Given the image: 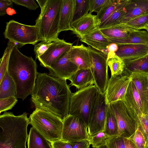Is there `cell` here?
<instances>
[{
	"label": "cell",
	"instance_id": "6da1fadb",
	"mask_svg": "<svg viewBox=\"0 0 148 148\" xmlns=\"http://www.w3.org/2000/svg\"><path fill=\"white\" fill-rule=\"evenodd\" d=\"M72 94L66 79L38 72L31 100L36 108L49 112L63 120L69 115Z\"/></svg>",
	"mask_w": 148,
	"mask_h": 148
},
{
	"label": "cell",
	"instance_id": "7a4b0ae2",
	"mask_svg": "<svg viewBox=\"0 0 148 148\" xmlns=\"http://www.w3.org/2000/svg\"><path fill=\"white\" fill-rule=\"evenodd\" d=\"M7 71L16 85V97L24 100L34 90L38 72L36 62L15 47L10 55Z\"/></svg>",
	"mask_w": 148,
	"mask_h": 148
},
{
	"label": "cell",
	"instance_id": "3957f363",
	"mask_svg": "<svg viewBox=\"0 0 148 148\" xmlns=\"http://www.w3.org/2000/svg\"><path fill=\"white\" fill-rule=\"evenodd\" d=\"M27 114L25 112L15 116L5 111L0 115V148H26L27 127L30 124Z\"/></svg>",
	"mask_w": 148,
	"mask_h": 148
},
{
	"label": "cell",
	"instance_id": "277c9868",
	"mask_svg": "<svg viewBox=\"0 0 148 148\" xmlns=\"http://www.w3.org/2000/svg\"><path fill=\"white\" fill-rule=\"evenodd\" d=\"M63 0H36L41 9L36 21L39 40L54 42L58 38L60 14Z\"/></svg>",
	"mask_w": 148,
	"mask_h": 148
},
{
	"label": "cell",
	"instance_id": "5b68a950",
	"mask_svg": "<svg viewBox=\"0 0 148 148\" xmlns=\"http://www.w3.org/2000/svg\"><path fill=\"white\" fill-rule=\"evenodd\" d=\"M30 124L51 143L61 139L63 121L53 114L38 108L30 115Z\"/></svg>",
	"mask_w": 148,
	"mask_h": 148
},
{
	"label": "cell",
	"instance_id": "8992f818",
	"mask_svg": "<svg viewBox=\"0 0 148 148\" xmlns=\"http://www.w3.org/2000/svg\"><path fill=\"white\" fill-rule=\"evenodd\" d=\"M99 92L95 85L91 84L72 93L69 115L80 118L88 127L93 106Z\"/></svg>",
	"mask_w": 148,
	"mask_h": 148
},
{
	"label": "cell",
	"instance_id": "52a82bcc",
	"mask_svg": "<svg viewBox=\"0 0 148 148\" xmlns=\"http://www.w3.org/2000/svg\"><path fill=\"white\" fill-rule=\"evenodd\" d=\"M90 60V69L94 81V85L99 92L105 94L109 79L108 73L107 55L88 46Z\"/></svg>",
	"mask_w": 148,
	"mask_h": 148
},
{
	"label": "cell",
	"instance_id": "ba28073f",
	"mask_svg": "<svg viewBox=\"0 0 148 148\" xmlns=\"http://www.w3.org/2000/svg\"><path fill=\"white\" fill-rule=\"evenodd\" d=\"M4 34L5 38L23 46L27 44L35 45L39 41L38 29L36 25H26L13 20L6 23Z\"/></svg>",
	"mask_w": 148,
	"mask_h": 148
},
{
	"label": "cell",
	"instance_id": "9c48e42d",
	"mask_svg": "<svg viewBox=\"0 0 148 148\" xmlns=\"http://www.w3.org/2000/svg\"><path fill=\"white\" fill-rule=\"evenodd\" d=\"M109 106L116 120L118 136L130 138L138 127L137 122L132 117L123 100L113 102Z\"/></svg>",
	"mask_w": 148,
	"mask_h": 148
},
{
	"label": "cell",
	"instance_id": "30bf717a",
	"mask_svg": "<svg viewBox=\"0 0 148 148\" xmlns=\"http://www.w3.org/2000/svg\"><path fill=\"white\" fill-rule=\"evenodd\" d=\"M62 121L60 140L70 143L89 139L87 126L82 119L69 115Z\"/></svg>",
	"mask_w": 148,
	"mask_h": 148
},
{
	"label": "cell",
	"instance_id": "8fae6325",
	"mask_svg": "<svg viewBox=\"0 0 148 148\" xmlns=\"http://www.w3.org/2000/svg\"><path fill=\"white\" fill-rule=\"evenodd\" d=\"M131 80V75L124 71L121 75H111L104 94L106 103L109 105L118 100L124 101L126 91Z\"/></svg>",
	"mask_w": 148,
	"mask_h": 148
},
{
	"label": "cell",
	"instance_id": "7c38bea8",
	"mask_svg": "<svg viewBox=\"0 0 148 148\" xmlns=\"http://www.w3.org/2000/svg\"><path fill=\"white\" fill-rule=\"evenodd\" d=\"M108 105L106 103L104 95L99 92L93 106L88 126L89 136L104 130Z\"/></svg>",
	"mask_w": 148,
	"mask_h": 148
},
{
	"label": "cell",
	"instance_id": "4fadbf2b",
	"mask_svg": "<svg viewBox=\"0 0 148 148\" xmlns=\"http://www.w3.org/2000/svg\"><path fill=\"white\" fill-rule=\"evenodd\" d=\"M73 44L58 38L52 42L47 51L37 59L41 66L48 68L60 58L71 49Z\"/></svg>",
	"mask_w": 148,
	"mask_h": 148
},
{
	"label": "cell",
	"instance_id": "5bb4252c",
	"mask_svg": "<svg viewBox=\"0 0 148 148\" xmlns=\"http://www.w3.org/2000/svg\"><path fill=\"white\" fill-rule=\"evenodd\" d=\"M48 69L49 75L66 80H69L79 69L70 59V51L60 58Z\"/></svg>",
	"mask_w": 148,
	"mask_h": 148
},
{
	"label": "cell",
	"instance_id": "9a60e30c",
	"mask_svg": "<svg viewBox=\"0 0 148 148\" xmlns=\"http://www.w3.org/2000/svg\"><path fill=\"white\" fill-rule=\"evenodd\" d=\"M133 118L137 122L138 117L143 114L142 105L136 86L131 80L123 101Z\"/></svg>",
	"mask_w": 148,
	"mask_h": 148
},
{
	"label": "cell",
	"instance_id": "2e32d148",
	"mask_svg": "<svg viewBox=\"0 0 148 148\" xmlns=\"http://www.w3.org/2000/svg\"><path fill=\"white\" fill-rule=\"evenodd\" d=\"M99 23L96 15L89 13L72 24L73 32L80 38L98 28Z\"/></svg>",
	"mask_w": 148,
	"mask_h": 148
},
{
	"label": "cell",
	"instance_id": "e0dca14e",
	"mask_svg": "<svg viewBox=\"0 0 148 148\" xmlns=\"http://www.w3.org/2000/svg\"><path fill=\"white\" fill-rule=\"evenodd\" d=\"M118 46V50L115 53L123 60L135 59L148 54V45L131 44Z\"/></svg>",
	"mask_w": 148,
	"mask_h": 148
},
{
	"label": "cell",
	"instance_id": "ac0fdd59",
	"mask_svg": "<svg viewBox=\"0 0 148 148\" xmlns=\"http://www.w3.org/2000/svg\"><path fill=\"white\" fill-rule=\"evenodd\" d=\"M80 40L88 46L107 55L108 46L111 42L97 28L80 38Z\"/></svg>",
	"mask_w": 148,
	"mask_h": 148
},
{
	"label": "cell",
	"instance_id": "d6986e66",
	"mask_svg": "<svg viewBox=\"0 0 148 148\" xmlns=\"http://www.w3.org/2000/svg\"><path fill=\"white\" fill-rule=\"evenodd\" d=\"M131 77L140 96L143 114L148 115V75L133 73L131 74Z\"/></svg>",
	"mask_w": 148,
	"mask_h": 148
},
{
	"label": "cell",
	"instance_id": "ffe728a7",
	"mask_svg": "<svg viewBox=\"0 0 148 148\" xmlns=\"http://www.w3.org/2000/svg\"><path fill=\"white\" fill-rule=\"evenodd\" d=\"M75 3V0H63L60 16L59 33L64 31H73L72 24Z\"/></svg>",
	"mask_w": 148,
	"mask_h": 148
},
{
	"label": "cell",
	"instance_id": "44dd1931",
	"mask_svg": "<svg viewBox=\"0 0 148 148\" xmlns=\"http://www.w3.org/2000/svg\"><path fill=\"white\" fill-rule=\"evenodd\" d=\"M71 60L79 69H90V60L87 47L83 44L73 46L70 51Z\"/></svg>",
	"mask_w": 148,
	"mask_h": 148
},
{
	"label": "cell",
	"instance_id": "7402d4cb",
	"mask_svg": "<svg viewBox=\"0 0 148 148\" xmlns=\"http://www.w3.org/2000/svg\"><path fill=\"white\" fill-rule=\"evenodd\" d=\"M125 9L126 14L121 24L140 15L148 14V0H128Z\"/></svg>",
	"mask_w": 148,
	"mask_h": 148
},
{
	"label": "cell",
	"instance_id": "603a6c76",
	"mask_svg": "<svg viewBox=\"0 0 148 148\" xmlns=\"http://www.w3.org/2000/svg\"><path fill=\"white\" fill-rule=\"evenodd\" d=\"M99 29L112 43L117 44L120 40L127 38L131 32L135 30L122 24Z\"/></svg>",
	"mask_w": 148,
	"mask_h": 148
},
{
	"label": "cell",
	"instance_id": "cb8c5ba5",
	"mask_svg": "<svg viewBox=\"0 0 148 148\" xmlns=\"http://www.w3.org/2000/svg\"><path fill=\"white\" fill-rule=\"evenodd\" d=\"M69 80L71 82L70 85L74 86L78 90L93 84L94 83L90 69H79Z\"/></svg>",
	"mask_w": 148,
	"mask_h": 148
},
{
	"label": "cell",
	"instance_id": "d4e9b609",
	"mask_svg": "<svg viewBox=\"0 0 148 148\" xmlns=\"http://www.w3.org/2000/svg\"><path fill=\"white\" fill-rule=\"evenodd\" d=\"M124 61V71L130 75L141 73L148 75V54L137 58Z\"/></svg>",
	"mask_w": 148,
	"mask_h": 148
},
{
	"label": "cell",
	"instance_id": "484cf974",
	"mask_svg": "<svg viewBox=\"0 0 148 148\" xmlns=\"http://www.w3.org/2000/svg\"><path fill=\"white\" fill-rule=\"evenodd\" d=\"M128 1L124 0L119 8L99 25L98 28L100 29L121 24L126 14L125 6Z\"/></svg>",
	"mask_w": 148,
	"mask_h": 148
},
{
	"label": "cell",
	"instance_id": "4316f807",
	"mask_svg": "<svg viewBox=\"0 0 148 148\" xmlns=\"http://www.w3.org/2000/svg\"><path fill=\"white\" fill-rule=\"evenodd\" d=\"M27 141L28 148H52L51 143L33 127L30 129Z\"/></svg>",
	"mask_w": 148,
	"mask_h": 148
},
{
	"label": "cell",
	"instance_id": "83f0119b",
	"mask_svg": "<svg viewBox=\"0 0 148 148\" xmlns=\"http://www.w3.org/2000/svg\"><path fill=\"white\" fill-rule=\"evenodd\" d=\"M131 44L148 45V32L147 31L134 30L127 38L120 40L117 45Z\"/></svg>",
	"mask_w": 148,
	"mask_h": 148
},
{
	"label": "cell",
	"instance_id": "f1b7e54d",
	"mask_svg": "<svg viewBox=\"0 0 148 148\" xmlns=\"http://www.w3.org/2000/svg\"><path fill=\"white\" fill-rule=\"evenodd\" d=\"M16 94L15 82L7 71L0 82V99L15 96Z\"/></svg>",
	"mask_w": 148,
	"mask_h": 148
},
{
	"label": "cell",
	"instance_id": "f546056e",
	"mask_svg": "<svg viewBox=\"0 0 148 148\" xmlns=\"http://www.w3.org/2000/svg\"><path fill=\"white\" fill-rule=\"evenodd\" d=\"M107 62L112 76L122 74L125 68L124 61L116 55L115 53H108Z\"/></svg>",
	"mask_w": 148,
	"mask_h": 148
},
{
	"label": "cell",
	"instance_id": "4dcf8cb0",
	"mask_svg": "<svg viewBox=\"0 0 148 148\" xmlns=\"http://www.w3.org/2000/svg\"><path fill=\"white\" fill-rule=\"evenodd\" d=\"M124 0H110L108 3L103 7L96 15L99 25L119 8Z\"/></svg>",
	"mask_w": 148,
	"mask_h": 148
},
{
	"label": "cell",
	"instance_id": "1f68e13d",
	"mask_svg": "<svg viewBox=\"0 0 148 148\" xmlns=\"http://www.w3.org/2000/svg\"><path fill=\"white\" fill-rule=\"evenodd\" d=\"M104 132L109 136H118V130L116 118L109 105L105 125Z\"/></svg>",
	"mask_w": 148,
	"mask_h": 148
},
{
	"label": "cell",
	"instance_id": "d6a6232c",
	"mask_svg": "<svg viewBox=\"0 0 148 148\" xmlns=\"http://www.w3.org/2000/svg\"><path fill=\"white\" fill-rule=\"evenodd\" d=\"M90 0H75L72 23L89 13Z\"/></svg>",
	"mask_w": 148,
	"mask_h": 148
},
{
	"label": "cell",
	"instance_id": "836d02e7",
	"mask_svg": "<svg viewBox=\"0 0 148 148\" xmlns=\"http://www.w3.org/2000/svg\"><path fill=\"white\" fill-rule=\"evenodd\" d=\"M15 47V45L14 42L8 41L3 56L0 60V82L7 71L10 55Z\"/></svg>",
	"mask_w": 148,
	"mask_h": 148
},
{
	"label": "cell",
	"instance_id": "e575fe53",
	"mask_svg": "<svg viewBox=\"0 0 148 148\" xmlns=\"http://www.w3.org/2000/svg\"><path fill=\"white\" fill-rule=\"evenodd\" d=\"M122 24L136 30L145 29L148 25V14L137 16Z\"/></svg>",
	"mask_w": 148,
	"mask_h": 148
},
{
	"label": "cell",
	"instance_id": "d590c367",
	"mask_svg": "<svg viewBox=\"0 0 148 148\" xmlns=\"http://www.w3.org/2000/svg\"><path fill=\"white\" fill-rule=\"evenodd\" d=\"M111 137L108 136L103 130L90 136L89 140L92 147L97 148L107 144Z\"/></svg>",
	"mask_w": 148,
	"mask_h": 148
},
{
	"label": "cell",
	"instance_id": "8d00e7d4",
	"mask_svg": "<svg viewBox=\"0 0 148 148\" xmlns=\"http://www.w3.org/2000/svg\"><path fill=\"white\" fill-rule=\"evenodd\" d=\"M129 138L136 148H146L148 146L144 135L138 127L134 133Z\"/></svg>",
	"mask_w": 148,
	"mask_h": 148
},
{
	"label": "cell",
	"instance_id": "74e56055",
	"mask_svg": "<svg viewBox=\"0 0 148 148\" xmlns=\"http://www.w3.org/2000/svg\"><path fill=\"white\" fill-rule=\"evenodd\" d=\"M17 101L15 96L0 99V113L11 109Z\"/></svg>",
	"mask_w": 148,
	"mask_h": 148
},
{
	"label": "cell",
	"instance_id": "f35d334b",
	"mask_svg": "<svg viewBox=\"0 0 148 148\" xmlns=\"http://www.w3.org/2000/svg\"><path fill=\"white\" fill-rule=\"evenodd\" d=\"M138 127L144 135L148 145V115L143 114L138 117Z\"/></svg>",
	"mask_w": 148,
	"mask_h": 148
},
{
	"label": "cell",
	"instance_id": "ab89813d",
	"mask_svg": "<svg viewBox=\"0 0 148 148\" xmlns=\"http://www.w3.org/2000/svg\"><path fill=\"white\" fill-rule=\"evenodd\" d=\"M126 139L119 136L112 137L106 144L109 148H126Z\"/></svg>",
	"mask_w": 148,
	"mask_h": 148
},
{
	"label": "cell",
	"instance_id": "60d3db41",
	"mask_svg": "<svg viewBox=\"0 0 148 148\" xmlns=\"http://www.w3.org/2000/svg\"><path fill=\"white\" fill-rule=\"evenodd\" d=\"M110 1V0H90L89 13L92 14L93 12H95L97 14Z\"/></svg>",
	"mask_w": 148,
	"mask_h": 148
},
{
	"label": "cell",
	"instance_id": "b9f144b4",
	"mask_svg": "<svg viewBox=\"0 0 148 148\" xmlns=\"http://www.w3.org/2000/svg\"><path fill=\"white\" fill-rule=\"evenodd\" d=\"M52 43L50 41H42L35 45L34 50L36 58L37 59L38 57L43 54L48 49Z\"/></svg>",
	"mask_w": 148,
	"mask_h": 148
},
{
	"label": "cell",
	"instance_id": "7bdbcfd3",
	"mask_svg": "<svg viewBox=\"0 0 148 148\" xmlns=\"http://www.w3.org/2000/svg\"><path fill=\"white\" fill-rule=\"evenodd\" d=\"M15 4L25 7L30 10H35L38 7L34 0H11Z\"/></svg>",
	"mask_w": 148,
	"mask_h": 148
},
{
	"label": "cell",
	"instance_id": "ee69618b",
	"mask_svg": "<svg viewBox=\"0 0 148 148\" xmlns=\"http://www.w3.org/2000/svg\"><path fill=\"white\" fill-rule=\"evenodd\" d=\"M13 2L11 0H0V16H3L7 14V10L9 8H12Z\"/></svg>",
	"mask_w": 148,
	"mask_h": 148
},
{
	"label": "cell",
	"instance_id": "f6af8a7d",
	"mask_svg": "<svg viewBox=\"0 0 148 148\" xmlns=\"http://www.w3.org/2000/svg\"><path fill=\"white\" fill-rule=\"evenodd\" d=\"M72 148H90V144L89 139L70 143Z\"/></svg>",
	"mask_w": 148,
	"mask_h": 148
},
{
	"label": "cell",
	"instance_id": "bcb514c9",
	"mask_svg": "<svg viewBox=\"0 0 148 148\" xmlns=\"http://www.w3.org/2000/svg\"><path fill=\"white\" fill-rule=\"evenodd\" d=\"M52 148H72L69 142L58 140L51 143Z\"/></svg>",
	"mask_w": 148,
	"mask_h": 148
},
{
	"label": "cell",
	"instance_id": "7dc6e473",
	"mask_svg": "<svg viewBox=\"0 0 148 148\" xmlns=\"http://www.w3.org/2000/svg\"><path fill=\"white\" fill-rule=\"evenodd\" d=\"M118 49V46L117 44L112 43L108 46L107 51L108 53H115L117 51Z\"/></svg>",
	"mask_w": 148,
	"mask_h": 148
},
{
	"label": "cell",
	"instance_id": "c3c4849f",
	"mask_svg": "<svg viewBox=\"0 0 148 148\" xmlns=\"http://www.w3.org/2000/svg\"><path fill=\"white\" fill-rule=\"evenodd\" d=\"M126 148H136L133 142L130 138H127Z\"/></svg>",
	"mask_w": 148,
	"mask_h": 148
},
{
	"label": "cell",
	"instance_id": "681fc988",
	"mask_svg": "<svg viewBox=\"0 0 148 148\" xmlns=\"http://www.w3.org/2000/svg\"><path fill=\"white\" fill-rule=\"evenodd\" d=\"M97 148H109L107 145L105 144L101 145V146Z\"/></svg>",
	"mask_w": 148,
	"mask_h": 148
},
{
	"label": "cell",
	"instance_id": "f907efd6",
	"mask_svg": "<svg viewBox=\"0 0 148 148\" xmlns=\"http://www.w3.org/2000/svg\"><path fill=\"white\" fill-rule=\"evenodd\" d=\"M145 29L146 30L147 32H148V25Z\"/></svg>",
	"mask_w": 148,
	"mask_h": 148
},
{
	"label": "cell",
	"instance_id": "816d5d0a",
	"mask_svg": "<svg viewBox=\"0 0 148 148\" xmlns=\"http://www.w3.org/2000/svg\"><path fill=\"white\" fill-rule=\"evenodd\" d=\"M146 148H148V146H147Z\"/></svg>",
	"mask_w": 148,
	"mask_h": 148
},
{
	"label": "cell",
	"instance_id": "f5cc1de1",
	"mask_svg": "<svg viewBox=\"0 0 148 148\" xmlns=\"http://www.w3.org/2000/svg\"></svg>",
	"mask_w": 148,
	"mask_h": 148
}]
</instances>
